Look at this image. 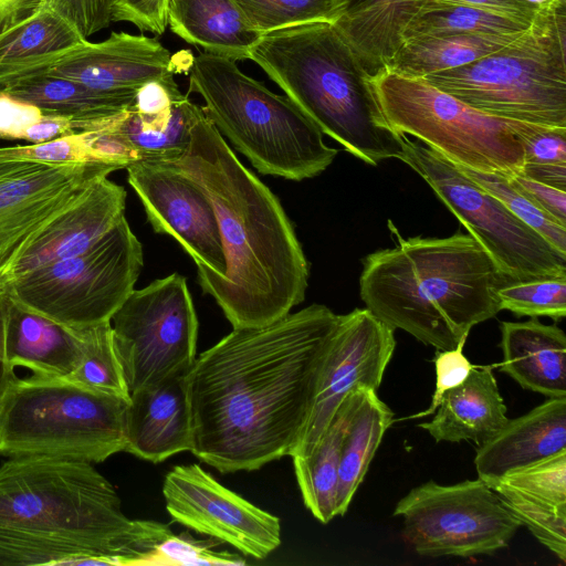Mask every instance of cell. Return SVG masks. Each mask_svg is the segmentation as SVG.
I'll list each match as a JSON object with an SVG mask.
<instances>
[{
  "mask_svg": "<svg viewBox=\"0 0 566 566\" xmlns=\"http://www.w3.org/2000/svg\"><path fill=\"white\" fill-rule=\"evenodd\" d=\"M338 315L322 304L233 328L186 374L191 452L221 473L253 471L297 444Z\"/></svg>",
  "mask_w": 566,
  "mask_h": 566,
  "instance_id": "6da1fadb",
  "label": "cell"
},
{
  "mask_svg": "<svg viewBox=\"0 0 566 566\" xmlns=\"http://www.w3.org/2000/svg\"><path fill=\"white\" fill-rule=\"evenodd\" d=\"M198 184L217 214L223 276H198L233 328L270 324L301 304L308 263L276 196L234 155L202 106L186 151L160 161Z\"/></svg>",
  "mask_w": 566,
  "mask_h": 566,
  "instance_id": "7a4b0ae2",
  "label": "cell"
},
{
  "mask_svg": "<svg viewBox=\"0 0 566 566\" xmlns=\"http://www.w3.org/2000/svg\"><path fill=\"white\" fill-rule=\"evenodd\" d=\"M388 228L397 244L366 255L359 276L361 301L384 324L447 350L501 311L503 280L470 234L405 239Z\"/></svg>",
  "mask_w": 566,
  "mask_h": 566,
  "instance_id": "3957f363",
  "label": "cell"
},
{
  "mask_svg": "<svg viewBox=\"0 0 566 566\" xmlns=\"http://www.w3.org/2000/svg\"><path fill=\"white\" fill-rule=\"evenodd\" d=\"M250 60L353 156L373 166L400 158L403 135L387 124L370 76L334 23L266 33L252 48Z\"/></svg>",
  "mask_w": 566,
  "mask_h": 566,
  "instance_id": "277c9868",
  "label": "cell"
},
{
  "mask_svg": "<svg viewBox=\"0 0 566 566\" xmlns=\"http://www.w3.org/2000/svg\"><path fill=\"white\" fill-rule=\"evenodd\" d=\"M0 532L112 541L128 551L134 566L172 535L160 522L127 517L93 463L52 457L9 458L0 467Z\"/></svg>",
  "mask_w": 566,
  "mask_h": 566,
  "instance_id": "5b68a950",
  "label": "cell"
},
{
  "mask_svg": "<svg viewBox=\"0 0 566 566\" xmlns=\"http://www.w3.org/2000/svg\"><path fill=\"white\" fill-rule=\"evenodd\" d=\"M189 92L202 97V108L221 136L264 175L313 178L338 154L287 96L244 74L233 60L199 53L190 65Z\"/></svg>",
  "mask_w": 566,
  "mask_h": 566,
  "instance_id": "8992f818",
  "label": "cell"
},
{
  "mask_svg": "<svg viewBox=\"0 0 566 566\" xmlns=\"http://www.w3.org/2000/svg\"><path fill=\"white\" fill-rule=\"evenodd\" d=\"M565 9L537 13L497 51L423 78L490 116L566 127Z\"/></svg>",
  "mask_w": 566,
  "mask_h": 566,
  "instance_id": "52a82bcc",
  "label": "cell"
},
{
  "mask_svg": "<svg viewBox=\"0 0 566 566\" xmlns=\"http://www.w3.org/2000/svg\"><path fill=\"white\" fill-rule=\"evenodd\" d=\"M128 403L64 377H17L0 400V455L103 462L125 449Z\"/></svg>",
  "mask_w": 566,
  "mask_h": 566,
  "instance_id": "ba28073f",
  "label": "cell"
},
{
  "mask_svg": "<svg viewBox=\"0 0 566 566\" xmlns=\"http://www.w3.org/2000/svg\"><path fill=\"white\" fill-rule=\"evenodd\" d=\"M369 81L387 124L399 135L413 136L468 169L522 174L524 149L505 118L484 114L424 78L382 70Z\"/></svg>",
  "mask_w": 566,
  "mask_h": 566,
  "instance_id": "9c48e42d",
  "label": "cell"
},
{
  "mask_svg": "<svg viewBox=\"0 0 566 566\" xmlns=\"http://www.w3.org/2000/svg\"><path fill=\"white\" fill-rule=\"evenodd\" d=\"M143 248L125 216L86 251L6 284L21 305L72 328L109 322L134 290Z\"/></svg>",
  "mask_w": 566,
  "mask_h": 566,
  "instance_id": "30bf717a",
  "label": "cell"
},
{
  "mask_svg": "<svg viewBox=\"0 0 566 566\" xmlns=\"http://www.w3.org/2000/svg\"><path fill=\"white\" fill-rule=\"evenodd\" d=\"M399 159L431 187L488 254L503 281L566 276V254L442 155L403 135Z\"/></svg>",
  "mask_w": 566,
  "mask_h": 566,
  "instance_id": "8fae6325",
  "label": "cell"
},
{
  "mask_svg": "<svg viewBox=\"0 0 566 566\" xmlns=\"http://www.w3.org/2000/svg\"><path fill=\"white\" fill-rule=\"evenodd\" d=\"M129 392L187 373L196 359L198 317L185 276L133 290L111 318Z\"/></svg>",
  "mask_w": 566,
  "mask_h": 566,
  "instance_id": "7c38bea8",
  "label": "cell"
},
{
  "mask_svg": "<svg viewBox=\"0 0 566 566\" xmlns=\"http://www.w3.org/2000/svg\"><path fill=\"white\" fill-rule=\"evenodd\" d=\"M403 539L420 556L472 557L505 548L521 523L480 478L450 485L428 481L394 510Z\"/></svg>",
  "mask_w": 566,
  "mask_h": 566,
  "instance_id": "4fadbf2b",
  "label": "cell"
},
{
  "mask_svg": "<svg viewBox=\"0 0 566 566\" xmlns=\"http://www.w3.org/2000/svg\"><path fill=\"white\" fill-rule=\"evenodd\" d=\"M163 495L172 521L263 559L281 545V523L220 484L199 464L175 465L165 476Z\"/></svg>",
  "mask_w": 566,
  "mask_h": 566,
  "instance_id": "5bb4252c",
  "label": "cell"
},
{
  "mask_svg": "<svg viewBox=\"0 0 566 566\" xmlns=\"http://www.w3.org/2000/svg\"><path fill=\"white\" fill-rule=\"evenodd\" d=\"M396 347L395 329L367 308L338 315L302 436L290 457L315 449L345 397L358 387L377 391Z\"/></svg>",
  "mask_w": 566,
  "mask_h": 566,
  "instance_id": "9a60e30c",
  "label": "cell"
},
{
  "mask_svg": "<svg viewBox=\"0 0 566 566\" xmlns=\"http://www.w3.org/2000/svg\"><path fill=\"white\" fill-rule=\"evenodd\" d=\"M125 169L153 229L178 241L195 261L198 276H223L227 263L219 223L203 189L160 163L135 161Z\"/></svg>",
  "mask_w": 566,
  "mask_h": 566,
  "instance_id": "2e32d148",
  "label": "cell"
},
{
  "mask_svg": "<svg viewBox=\"0 0 566 566\" xmlns=\"http://www.w3.org/2000/svg\"><path fill=\"white\" fill-rule=\"evenodd\" d=\"M117 166L0 160V268L41 223Z\"/></svg>",
  "mask_w": 566,
  "mask_h": 566,
  "instance_id": "e0dca14e",
  "label": "cell"
},
{
  "mask_svg": "<svg viewBox=\"0 0 566 566\" xmlns=\"http://www.w3.org/2000/svg\"><path fill=\"white\" fill-rule=\"evenodd\" d=\"M125 202L123 186L107 177L92 181L19 244L0 268V284L86 251L125 216Z\"/></svg>",
  "mask_w": 566,
  "mask_h": 566,
  "instance_id": "ac0fdd59",
  "label": "cell"
},
{
  "mask_svg": "<svg viewBox=\"0 0 566 566\" xmlns=\"http://www.w3.org/2000/svg\"><path fill=\"white\" fill-rule=\"evenodd\" d=\"M46 72L104 94L135 98L145 83L175 74L176 69L157 38L120 31L101 42L87 40Z\"/></svg>",
  "mask_w": 566,
  "mask_h": 566,
  "instance_id": "d6986e66",
  "label": "cell"
},
{
  "mask_svg": "<svg viewBox=\"0 0 566 566\" xmlns=\"http://www.w3.org/2000/svg\"><path fill=\"white\" fill-rule=\"evenodd\" d=\"M186 374L174 375L130 394L124 451L153 463L179 452H191L192 424Z\"/></svg>",
  "mask_w": 566,
  "mask_h": 566,
  "instance_id": "ffe728a7",
  "label": "cell"
},
{
  "mask_svg": "<svg viewBox=\"0 0 566 566\" xmlns=\"http://www.w3.org/2000/svg\"><path fill=\"white\" fill-rule=\"evenodd\" d=\"M565 449L566 397L548 398L481 443L474 465L486 482Z\"/></svg>",
  "mask_w": 566,
  "mask_h": 566,
  "instance_id": "44dd1931",
  "label": "cell"
},
{
  "mask_svg": "<svg viewBox=\"0 0 566 566\" xmlns=\"http://www.w3.org/2000/svg\"><path fill=\"white\" fill-rule=\"evenodd\" d=\"M85 328H72L14 301L8 294L6 348L11 368L23 366L33 375L69 377L80 366Z\"/></svg>",
  "mask_w": 566,
  "mask_h": 566,
  "instance_id": "7402d4cb",
  "label": "cell"
},
{
  "mask_svg": "<svg viewBox=\"0 0 566 566\" xmlns=\"http://www.w3.org/2000/svg\"><path fill=\"white\" fill-rule=\"evenodd\" d=\"M501 369L522 388L547 398L566 397V335L536 317L500 324Z\"/></svg>",
  "mask_w": 566,
  "mask_h": 566,
  "instance_id": "603a6c76",
  "label": "cell"
},
{
  "mask_svg": "<svg viewBox=\"0 0 566 566\" xmlns=\"http://www.w3.org/2000/svg\"><path fill=\"white\" fill-rule=\"evenodd\" d=\"M430 421L419 423L437 441L479 446L507 422L506 406L490 367H473L460 386L447 391Z\"/></svg>",
  "mask_w": 566,
  "mask_h": 566,
  "instance_id": "cb8c5ba5",
  "label": "cell"
},
{
  "mask_svg": "<svg viewBox=\"0 0 566 566\" xmlns=\"http://www.w3.org/2000/svg\"><path fill=\"white\" fill-rule=\"evenodd\" d=\"M427 0H342L334 25L373 76L386 69L401 46L407 27Z\"/></svg>",
  "mask_w": 566,
  "mask_h": 566,
  "instance_id": "d4e9b609",
  "label": "cell"
},
{
  "mask_svg": "<svg viewBox=\"0 0 566 566\" xmlns=\"http://www.w3.org/2000/svg\"><path fill=\"white\" fill-rule=\"evenodd\" d=\"M85 40L49 2L0 33V87L46 72Z\"/></svg>",
  "mask_w": 566,
  "mask_h": 566,
  "instance_id": "484cf974",
  "label": "cell"
},
{
  "mask_svg": "<svg viewBox=\"0 0 566 566\" xmlns=\"http://www.w3.org/2000/svg\"><path fill=\"white\" fill-rule=\"evenodd\" d=\"M10 97L35 106L43 115L72 119L76 132L104 127L127 111L134 98L104 94L64 76L41 72L0 87Z\"/></svg>",
  "mask_w": 566,
  "mask_h": 566,
  "instance_id": "4316f807",
  "label": "cell"
},
{
  "mask_svg": "<svg viewBox=\"0 0 566 566\" xmlns=\"http://www.w3.org/2000/svg\"><path fill=\"white\" fill-rule=\"evenodd\" d=\"M167 21L187 43L233 61L250 60L261 38L232 0H168Z\"/></svg>",
  "mask_w": 566,
  "mask_h": 566,
  "instance_id": "83f0119b",
  "label": "cell"
},
{
  "mask_svg": "<svg viewBox=\"0 0 566 566\" xmlns=\"http://www.w3.org/2000/svg\"><path fill=\"white\" fill-rule=\"evenodd\" d=\"M200 108L187 95L160 113H142L130 106L104 128L117 143L128 165L170 161L188 148Z\"/></svg>",
  "mask_w": 566,
  "mask_h": 566,
  "instance_id": "f1b7e54d",
  "label": "cell"
},
{
  "mask_svg": "<svg viewBox=\"0 0 566 566\" xmlns=\"http://www.w3.org/2000/svg\"><path fill=\"white\" fill-rule=\"evenodd\" d=\"M134 566L126 548L112 541L75 534L0 532V566Z\"/></svg>",
  "mask_w": 566,
  "mask_h": 566,
  "instance_id": "f546056e",
  "label": "cell"
},
{
  "mask_svg": "<svg viewBox=\"0 0 566 566\" xmlns=\"http://www.w3.org/2000/svg\"><path fill=\"white\" fill-rule=\"evenodd\" d=\"M392 410L371 388L358 387L340 448L336 514L344 515L363 482L387 429Z\"/></svg>",
  "mask_w": 566,
  "mask_h": 566,
  "instance_id": "4dcf8cb0",
  "label": "cell"
},
{
  "mask_svg": "<svg viewBox=\"0 0 566 566\" xmlns=\"http://www.w3.org/2000/svg\"><path fill=\"white\" fill-rule=\"evenodd\" d=\"M517 35L447 33L407 38L385 70L408 77L423 78L489 55Z\"/></svg>",
  "mask_w": 566,
  "mask_h": 566,
  "instance_id": "1f68e13d",
  "label": "cell"
},
{
  "mask_svg": "<svg viewBox=\"0 0 566 566\" xmlns=\"http://www.w3.org/2000/svg\"><path fill=\"white\" fill-rule=\"evenodd\" d=\"M354 391L345 397L313 452L304 458L292 457L304 505L323 524L337 516L340 448L354 403Z\"/></svg>",
  "mask_w": 566,
  "mask_h": 566,
  "instance_id": "d6a6232c",
  "label": "cell"
},
{
  "mask_svg": "<svg viewBox=\"0 0 566 566\" xmlns=\"http://www.w3.org/2000/svg\"><path fill=\"white\" fill-rule=\"evenodd\" d=\"M530 24L527 21L472 7H432L426 9L407 27L405 40L411 36L447 33L513 36L525 31Z\"/></svg>",
  "mask_w": 566,
  "mask_h": 566,
  "instance_id": "836d02e7",
  "label": "cell"
},
{
  "mask_svg": "<svg viewBox=\"0 0 566 566\" xmlns=\"http://www.w3.org/2000/svg\"><path fill=\"white\" fill-rule=\"evenodd\" d=\"M261 36L275 30L313 22L334 23L342 0H232Z\"/></svg>",
  "mask_w": 566,
  "mask_h": 566,
  "instance_id": "e575fe53",
  "label": "cell"
},
{
  "mask_svg": "<svg viewBox=\"0 0 566 566\" xmlns=\"http://www.w3.org/2000/svg\"><path fill=\"white\" fill-rule=\"evenodd\" d=\"M66 378L91 389L130 400V392L115 350L111 321L85 327L82 361Z\"/></svg>",
  "mask_w": 566,
  "mask_h": 566,
  "instance_id": "d590c367",
  "label": "cell"
},
{
  "mask_svg": "<svg viewBox=\"0 0 566 566\" xmlns=\"http://www.w3.org/2000/svg\"><path fill=\"white\" fill-rule=\"evenodd\" d=\"M485 483L494 492H509L552 504H566V449Z\"/></svg>",
  "mask_w": 566,
  "mask_h": 566,
  "instance_id": "8d00e7d4",
  "label": "cell"
},
{
  "mask_svg": "<svg viewBox=\"0 0 566 566\" xmlns=\"http://www.w3.org/2000/svg\"><path fill=\"white\" fill-rule=\"evenodd\" d=\"M500 310L516 316L549 317L562 321L566 316V276L502 281L496 289Z\"/></svg>",
  "mask_w": 566,
  "mask_h": 566,
  "instance_id": "74e56055",
  "label": "cell"
},
{
  "mask_svg": "<svg viewBox=\"0 0 566 566\" xmlns=\"http://www.w3.org/2000/svg\"><path fill=\"white\" fill-rule=\"evenodd\" d=\"M455 166L483 190L497 199L509 211L541 234L555 249L566 254V227L560 226L554 218L537 207L511 182L509 177Z\"/></svg>",
  "mask_w": 566,
  "mask_h": 566,
  "instance_id": "f35d334b",
  "label": "cell"
},
{
  "mask_svg": "<svg viewBox=\"0 0 566 566\" xmlns=\"http://www.w3.org/2000/svg\"><path fill=\"white\" fill-rule=\"evenodd\" d=\"M495 493L521 525L526 526L562 562H566V504L524 499L509 492Z\"/></svg>",
  "mask_w": 566,
  "mask_h": 566,
  "instance_id": "ab89813d",
  "label": "cell"
},
{
  "mask_svg": "<svg viewBox=\"0 0 566 566\" xmlns=\"http://www.w3.org/2000/svg\"><path fill=\"white\" fill-rule=\"evenodd\" d=\"M213 545L193 539L186 534H172L159 543L144 558L140 566H238L245 564V560L237 554L228 551H213Z\"/></svg>",
  "mask_w": 566,
  "mask_h": 566,
  "instance_id": "60d3db41",
  "label": "cell"
},
{
  "mask_svg": "<svg viewBox=\"0 0 566 566\" xmlns=\"http://www.w3.org/2000/svg\"><path fill=\"white\" fill-rule=\"evenodd\" d=\"M0 160H23L54 165L99 163L93 158L83 132L43 143L0 147Z\"/></svg>",
  "mask_w": 566,
  "mask_h": 566,
  "instance_id": "b9f144b4",
  "label": "cell"
},
{
  "mask_svg": "<svg viewBox=\"0 0 566 566\" xmlns=\"http://www.w3.org/2000/svg\"><path fill=\"white\" fill-rule=\"evenodd\" d=\"M505 120L523 146L525 164L566 165V127Z\"/></svg>",
  "mask_w": 566,
  "mask_h": 566,
  "instance_id": "7bdbcfd3",
  "label": "cell"
},
{
  "mask_svg": "<svg viewBox=\"0 0 566 566\" xmlns=\"http://www.w3.org/2000/svg\"><path fill=\"white\" fill-rule=\"evenodd\" d=\"M465 340H461L453 349H437L433 363L436 368V389L429 407L412 415L408 419H416L433 415L443 395L465 381L472 368L471 361L463 354Z\"/></svg>",
  "mask_w": 566,
  "mask_h": 566,
  "instance_id": "ee69618b",
  "label": "cell"
},
{
  "mask_svg": "<svg viewBox=\"0 0 566 566\" xmlns=\"http://www.w3.org/2000/svg\"><path fill=\"white\" fill-rule=\"evenodd\" d=\"M115 2L116 0H49V3L67 19L85 40L113 22Z\"/></svg>",
  "mask_w": 566,
  "mask_h": 566,
  "instance_id": "f6af8a7d",
  "label": "cell"
},
{
  "mask_svg": "<svg viewBox=\"0 0 566 566\" xmlns=\"http://www.w3.org/2000/svg\"><path fill=\"white\" fill-rule=\"evenodd\" d=\"M167 7L168 0H116L112 21L129 22L140 32L160 35L168 25Z\"/></svg>",
  "mask_w": 566,
  "mask_h": 566,
  "instance_id": "bcb514c9",
  "label": "cell"
},
{
  "mask_svg": "<svg viewBox=\"0 0 566 566\" xmlns=\"http://www.w3.org/2000/svg\"><path fill=\"white\" fill-rule=\"evenodd\" d=\"M511 182L537 207L566 227V191L531 179L523 174L509 177Z\"/></svg>",
  "mask_w": 566,
  "mask_h": 566,
  "instance_id": "7dc6e473",
  "label": "cell"
},
{
  "mask_svg": "<svg viewBox=\"0 0 566 566\" xmlns=\"http://www.w3.org/2000/svg\"><path fill=\"white\" fill-rule=\"evenodd\" d=\"M41 117L35 106L0 92V139H23L27 129Z\"/></svg>",
  "mask_w": 566,
  "mask_h": 566,
  "instance_id": "c3c4849f",
  "label": "cell"
},
{
  "mask_svg": "<svg viewBox=\"0 0 566 566\" xmlns=\"http://www.w3.org/2000/svg\"><path fill=\"white\" fill-rule=\"evenodd\" d=\"M446 6L472 7L527 22H532L537 14L524 0H427L423 11L428 8Z\"/></svg>",
  "mask_w": 566,
  "mask_h": 566,
  "instance_id": "681fc988",
  "label": "cell"
},
{
  "mask_svg": "<svg viewBox=\"0 0 566 566\" xmlns=\"http://www.w3.org/2000/svg\"><path fill=\"white\" fill-rule=\"evenodd\" d=\"M77 133L75 123L66 117L43 115L25 132L23 139L32 144L49 142L59 137Z\"/></svg>",
  "mask_w": 566,
  "mask_h": 566,
  "instance_id": "f907efd6",
  "label": "cell"
},
{
  "mask_svg": "<svg viewBox=\"0 0 566 566\" xmlns=\"http://www.w3.org/2000/svg\"><path fill=\"white\" fill-rule=\"evenodd\" d=\"M49 0H0V33L39 10Z\"/></svg>",
  "mask_w": 566,
  "mask_h": 566,
  "instance_id": "816d5d0a",
  "label": "cell"
},
{
  "mask_svg": "<svg viewBox=\"0 0 566 566\" xmlns=\"http://www.w3.org/2000/svg\"><path fill=\"white\" fill-rule=\"evenodd\" d=\"M7 310H8V292L3 285L0 284V400L15 380L17 376L14 369L11 368L7 358L6 348V325H7Z\"/></svg>",
  "mask_w": 566,
  "mask_h": 566,
  "instance_id": "f5cc1de1",
  "label": "cell"
},
{
  "mask_svg": "<svg viewBox=\"0 0 566 566\" xmlns=\"http://www.w3.org/2000/svg\"><path fill=\"white\" fill-rule=\"evenodd\" d=\"M522 174L531 179L566 191V165L525 164Z\"/></svg>",
  "mask_w": 566,
  "mask_h": 566,
  "instance_id": "db71d44e",
  "label": "cell"
},
{
  "mask_svg": "<svg viewBox=\"0 0 566 566\" xmlns=\"http://www.w3.org/2000/svg\"><path fill=\"white\" fill-rule=\"evenodd\" d=\"M537 13L555 12L559 8L566 7V0H524Z\"/></svg>",
  "mask_w": 566,
  "mask_h": 566,
  "instance_id": "11a10c76",
  "label": "cell"
}]
</instances>
